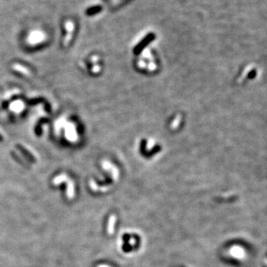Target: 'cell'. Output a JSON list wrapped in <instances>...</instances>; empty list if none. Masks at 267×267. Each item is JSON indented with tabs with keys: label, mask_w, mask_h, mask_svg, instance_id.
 Wrapping results in <instances>:
<instances>
[{
	"label": "cell",
	"mask_w": 267,
	"mask_h": 267,
	"mask_svg": "<svg viewBox=\"0 0 267 267\" xmlns=\"http://www.w3.org/2000/svg\"><path fill=\"white\" fill-rule=\"evenodd\" d=\"M74 23L73 21L71 20H67L65 23V30L67 31V34L65 36V39H64V45L66 46L68 45L69 42L71 41V40L72 39L73 36V33L74 30Z\"/></svg>",
	"instance_id": "cell-1"
},
{
	"label": "cell",
	"mask_w": 267,
	"mask_h": 267,
	"mask_svg": "<svg viewBox=\"0 0 267 267\" xmlns=\"http://www.w3.org/2000/svg\"><path fill=\"white\" fill-rule=\"evenodd\" d=\"M231 255H232L233 257H235L238 258H243L245 255V251L242 248L238 247V246H234V248L231 249L230 251Z\"/></svg>",
	"instance_id": "cell-2"
}]
</instances>
